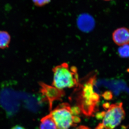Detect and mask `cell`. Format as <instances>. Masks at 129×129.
Wrapping results in <instances>:
<instances>
[{
  "label": "cell",
  "mask_w": 129,
  "mask_h": 129,
  "mask_svg": "<svg viewBox=\"0 0 129 129\" xmlns=\"http://www.w3.org/2000/svg\"><path fill=\"white\" fill-rule=\"evenodd\" d=\"M11 36L7 32L0 31V48L4 49L9 45Z\"/></svg>",
  "instance_id": "cell-9"
},
{
  "label": "cell",
  "mask_w": 129,
  "mask_h": 129,
  "mask_svg": "<svg viewBox=\"0 0 129 129\" xmlns=\"http://www.w3.org/2000/svg\"><path fill=\"white\" fill-rule=\"evenodd\" d=\"M102 96L104 99L107 100H111L113 97V95L112 92L109 91H106L104 92Z\"/></svg>",
  "instance_id": "cell-12"
},
{
  "label": "cell",
  "mask_w": 129,
  "mask_h": 129,
  "mask_svg": "<svg viewBox=\"0 0 129 129\" xmlns=\"http://www.w3.org/2000/svg\"><path fill=\"white\" fill-rule=\"evenodd\" d=\"M118 53L121 57H129V45L126 44L122 46L118 49Z\"/></svg>",
  "instance_id": "cell-10"
},
{
  "label": "cell",
  "mask_w": 129,
  "mask_h": 129,
  "mask_svg": "<svg viewBox=\"0 0 129 129\" xmlns=\"http://www.w3.org/2000/svg\"><path fill=\"white\" fill-rule=\"evenodd\" d=\"M104 1H111V0H104Z\"/></svg>",
  "instance_id": "cell-15"
},
{
  "label": "cell",
  "mask_w": 129,
  "mask_h": 129,
  "mask_svg": "<svg viewBox=\"0 0 129 129\" xmlns=\"http://www.w3.org/2000/svg\"><path fill=\"white\" fill-rule=\"evenodd\" d=\"M95 76L90 77L84 84H79V91L76 98L79 108L85 114L91 116L95 112L100 96L93 89Z\"/></svg>",
  "instance_id": "cell-1"
},
{
  "label": "cell",
  "mask_w": 129,
  "mask_h": 129,
  "mask_svg": "<svg viewBox=\"0 0 129 129\" xmlns=\"http://www.w3.org/2000/svg\"><path fill=\"white\" fill-rule=\"evenodd\" d=\"M94 19L89 14L84 13L79 16L77 19V25L81 31L89 32L94 27Z\"/></svg>",
  "instance_id": "cell-6"
},
{
  "label": "cell",
  "mask_w": 129,
  "mask_h": 129,
  "mask_svg": "<svg viewBox=\"0 0 129 129\" xmlns=\"http://www.w3.org/2000/svg\"><path fill=\"white\" fill-rule=\"evenodd\" d=\"M35 6L37 7L44 6L50 2L51 0H32Z\"/></svg>",
  "instance_id": "cell-11"
},
{
  "label": "cell",
  "mask_w": 129,
  "mask_h": 129,
  "mask_svg": "<svg viewBox=\"0 0 129 129\" xmlns=\"http://www.w3.org/2000/svg\"><path fill=\"white\" fill-rule=\"evenodd\" d=\"M73 129H90L87 126H84V125H80L79 127H76L75 128Z\"/></svg>",
  "instance_id": "cell-13"
},
{
  "label": "cell",
  "mask_w": 129,
  "mask_h": 129,
  "mask_svg": "<svg viewBox=\"0 0 129 129\" xmlns=\"http://www.w3.org/2000/svg\"><path fill=\"white\" fill-rule=\"evenodd\" d=\"M40 129H57L55 123L50 114L41 119Z\"/></svg>",
  "instance_id": "cell-8"
},
{
  "label": "cell",
  "mask_w": 129,
  "mask_h": 129,
  "mask_svg": "<svg viewBox=\"0 0 129 129\" xmlns=\"http://www.w3.org/2000/svg\"><path fill=\"white\" fill-rule=\"evenodd\" d=\"M113 40L118 46L129 44V29L127 28H118L113 33Z\"/></svg>",
  "instance_id": "cell-7"
},
{
  "label": "cell",
  "mask_w": 129,
  "mask_h": 129,
  "mask_svg": "<svg viewBox=\"0 0 129 129\" xmlns=\"http://www.w3.org/2000/svg\"><path fill=\"white\" fill-rule=\"evenodd\" d=\"M80 111L78 108H72L68 103H63L59 104L49 114L57 129H69L80 122V119L77 116Z\"/></svg>",
  "instance_id": "cell-2"
},
{
  "label": "cell",
  "mask_w": 129,
  "mask_h": 129,
  "mask_svg": "<svg viewBox=\"0 0 129 129\" xmlns=\"http://www.w3.org/2000/svg\"><path fill=\"white\" fill-rule=\"evenodd\" d=\"M11 129H26L24 127L20 125H17L13 127Z\"/></svg>",
  "instance_id": "cell-14"
},
{
  "label": "cell",
  "mask_w": 129,
  "mask_h": 129,
  "mask_svg": "<svg viewBox=\"0 0 129 129\" xmlns=\"http://www.w3.org/2000/svg\"><path fill=\"white\" fill-rule=\"evenodd\" d=\"M125 115L122 103L111 104L104 112L102 123L99 125L103 129H114L119 125Z\"/></svg>",
  "instance_id": "cell-4"
},
{
  "label": "cell",
  "mask_w": 129,
  "mask_h": 129,
  "mask_svg": "<svg viewBox=\"0 0 129 129\" xmlns=\"http://www.w3.org/2000/svg\"><path fill=\"white\" fill-rule=\"evenodd\" d=\"M41 92L44 97L49 103L50 110L52 108L53 102L60 100L64 95V91L53 86L47 85L44 83H41Z\"/></svg>",
  "instance_id": "cell-5"
},
{
  "label": "cell",
  "mask_w": 129,
  "mask_h": 129,
  "mask_svg": "<svg viewBox=\"0 0 129 129\" xmlns=\"http://www.w3.org/2000/svg\"><path fill=\"white\" fill-rule=\"evenodd\" d=\"M52 70V85L54 87L62 90L65 88L78 86V75L76 67H70L68 63H64L55 67Z\"/></svg>",
  "instance_id": "cell-3"
}]
</instances>
